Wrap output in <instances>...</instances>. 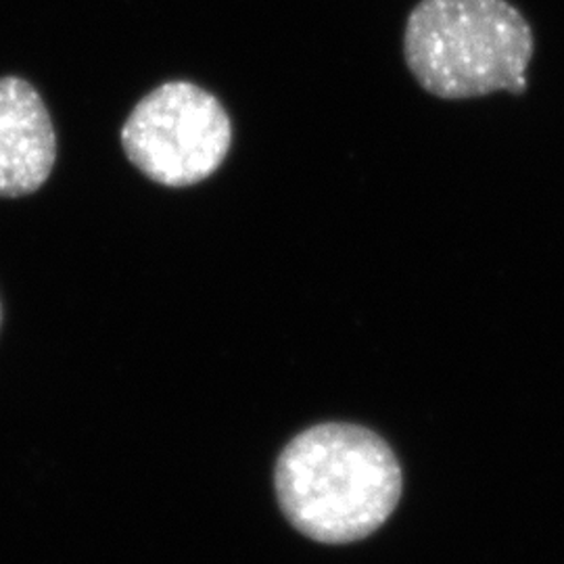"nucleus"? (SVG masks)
Masks as SVG:
<instances>
[{
    "instance_id": "f257e3e1",
    "label": "nucleus",
    "mask_w": 564,
    "mask_h": 564,
    "mask_svg": "<svg viewBox=\"0 0 564 564\" xmlns=\"http://www.w3.org/2000/svg\"><path fill=\"white\" fill-rule=\"evenodd\" d=\"M286 519L323 544L368 538L402 498V468L375 431L349 423L305 429L282 449L274 473Z\"/></svg>"
},
{
    "instance_id": "f03ea898",
    "label": "nucleus",
    "mask_w": 564,
    "mask_h": 564,
    "mask_svg": "<svg viewBox=\"0 0 564 564\" xmlns=\"http://www.w3.org/2000/svg\"><path fill=\"white\" fill-rule=\"evenodd\" d=\"M533 48L529 21L508 0H421L403 30L405 65L440 99L521 95Z\"/></svg>"
},
{
    "instance_id": "7ed1b4c3",
    "label": "nucleus",
    "mask_w": 564,
    "mask_h": 564,
    "mask_svg": "<svg viewBox=\"0 0 564 564\" xmlns=\"http://www.w3.org/2000/svg\"><path fill=\"white\" fill-rule=\"evenodd\" d=\"M232 121L223 102L193 82H165L134 105L121 128V149L149 181L193 186L223 165Z\"/></svg>"
},
{
    "instance_id": "20e7f679",
    "label": "nucleus",
    "mask_w": 564,
    "mask_h": 564,
    "mask_svg": "<svg viewBox=\"0 0 564 564\" xmlns=\"http://www.w3.org/2000/svg\"><path fill=\"white\" fill-rule=\"evenodd\" d=\"M57 137L41 93L23 78H0V197L32 195L51 178Z\"/></svg>"
},
{
    "instance_id": "39448f33",
    "label": "nucleus",
    "mask_w": 564,
    "mask_h": 564,
    "mask_svg": "<svg viewBox=\"0 0 564 564\" xmlns=\"http://www.w3.org/2000/svg\"><path fill=\"white\" fill-rule=\"evenodd\" d=\"M0 324H2V305H0Z\"/></svg>"
}]
</instances>
